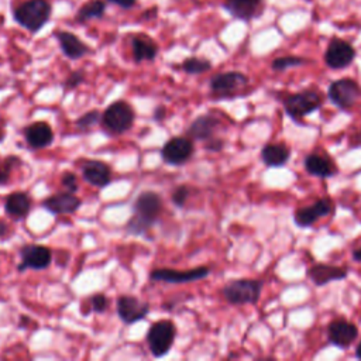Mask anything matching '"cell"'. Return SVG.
Listing matches in <instances>:
<instances>
[{"label":"cell","instance_id":"1","mask_svg":"<svg viewBox=\"0 0 361 361\" xmlns=\"http://www.w3.org/2000/svg\"><path fill=\"white\" fill-rule=\"evenodd\" d=\"M164 204L163 197L154 191L141 192L133 202V215L126 223L130 236H146L159 220Z\"/></svg>","mask_w":361,"mask_h":361},{"label":"cell","instance_id":"2","mask_svg":"<svg viewBox=\"0 0 361 361\" xmlns=\"http://www.w3.org/2000/svg\"><path fill=\"white\" fill-rule=\"evenodd\" d=\"M134 122V107L126 100H116L103 110L100 126L110 136H122L133 129Z\"/></svg>","mask_w":361,"mask_h":361},{"label":"cell","instance_id":"3","mask_svg":"<svg viewBox=\"0 0 361 361\" xmlns=\"http://www.w3.org/2000/svg\"><path fill=\"white\" fill-rule=\"evenodd\" d=\"M264 283L261 279H231L222 288V295L233 306L256 305L260 301Z\"/></svg>","mask_w":361,"mask_h":361},{"label":"cell","instance_id":"4","mask_svg":"<svg viewBox=\"0 0 361 361\" xmlns=\"http://www.w3.org/2000/svg\"><path fill=\"white\" fill-rule=\"evenodd\" d=\"M178 331L177 326L168 319L154 322L147 332L146 342L152 357L163 358L173 350L175 344Z\"/></svg>","mask_w":361,"mask_h":361},{"label":"cell","instance_id":"5","mask_svg":"<svg viewBox=\"0 0 361 361\" xmlns=\"http://www.w3.org/2000/svg\"><path fill=\"white\" fill-rule=\"evenodd\" d=\"M13 16L23 28L34 34L49 23L51 16V5L47 0H28L15 10Z\"/></svg>","mask_w":361,"mask_h":361},{"label":"cell","instance_id":"6","mask_svg":"<svg viewBox=\"0 0 361 361\" xmlns=\"http://www.w3.org/2000/svg\"><path fill=\"white\" fill-rule=\"evenodd\" d=\"M249 87V78L247 75L230 71V72H222L215 76H212L209 88L212 95H215L219 99H231L238 95H242L243 91Z\"/></svg>","mask_w":361,"mask_h":361},{"label":"cell","instance_id":"7","mask_svg":"<svg viewBox=\"0 0 361 361\" xmlns=\"http://www.w3.org/2000/svg\"><path fill=\"white\" fill-rule=\"evenodd\" d=\"M211 267L202 265L195 267L186 271L173 270V268H155L148 274V279L151 283H163V284H191L196 281L205 279L211 275Z\"/></svg>","mask_w":361,"mask_h":361},{"label":"cell","instance_id":"8","mask_svg":"<svg viewBox=\"0 0 361 361\" xmlns=\"http://www.w3.org/2000/svg\"><path fill=\"white\" fill-rule=\"evenodd\" d=\"M322 96H320L316 91H303L299 94L288 95L284 100V110L285 113L295 120L297 123H301L302 118L316 110L322 107Z\"/></svg>","mask_w":361,"mask_h":361},{"label":"cell","instance_id":"9","mask_svg":"<svg viewBox=\"0 0 361 361\" xmlns=\"http://www.w3.org/2000/svg\"><path fill=\"white\" fill-rule=\"evenodd\" d=\"M195 152L193 140L188 136H179L170 139L159 151L161 159L167 166L181 167L191 161V158Z\"/></svg>","mask_w":361,"mask_h":361},{"label":"cell","instance_id":"10","mask_svg":"<svg viewBox=\"0 0 361 361\" xmlns=\"http://www.w3.org/2000/svg\"><path fill=\"white\" fill-rule=\"evenodd\" d=\"M329 99L340 110H350L361 98V87L350 78L337 79L329 87Z\"/></svg>","mask_w":361,"mask_h":361},{"label":"cell","instance_id":"11","mask_svg":"<svg viewBox=\"0 0 361 361\" xmlns=\"http://www.w3.org/2000/svg\"><path fill=\"white\" fill-rule=\"evenodd\" d=\"M20 264L17 265L19 272L27 270L44 271L53 263V252L43 245H24L19 250Z\"/></svg>","mask_w":361,"mask_h":361},{"label":"cell","instance_id":"12","mask_svg":"<svg viewBox=\"0 0 361 361\" xmlns=\"http://www.w3.org/2000/svg\"><path fill=\"white\" fill-rule=\"evenodd\" d=\"M116 313L125 325H134L150 313V305L133 295H120L116 299Z\"/></svg>","mask_w":361,"mask_h":361},{"label":"cell","instance_id":"13","mask_svg":"<svg viewBox=\"0 0 361 361\" xmlns=\"http://www.w3.org/2000/svg\"><path fill=\"white\" fill-rule=\"evenodd\" d=\"M335 206L331 197H320L310 206L299 208L294 215V222L301 229H308L313 226L317 220L328 218L333 213Z\"/></svg>","mask_w":361,"mask_h":361},{"label":"cell","instance_id":"14","mask_svg":"<svg viewBox=\"0 0 361 361\" xmlns=\"http://www.w3.org/2000/svg\"><path fill=\"white\" fill-rule=\"evenodd\" d=\"M42 206L54 216L60 215H73L82 206V199L72 192H57L46 197Z\"/></svg>","mask_w":361,"mask_h":361},{"label":"cell","instance_id":"15","mask_svg":"<svg viewBox=\"0 0 361 361\" xmlns=\"http://www.w3.org/2000/svg\"><path fill=\"white\" fill-rule=\"evenodd\" d=\"M222 122L220 118L213 113H206L197 116L186 130V136L195 141H208L216 137V132L220 129Z\"/></svg>","mask_w":361,"mask_h":361},{"label":"cell","instance_id":"16","mask_svg":"<svg viewBox=\"0 0 361 361\" xmlns=\"http://www.w3.org/2000/svg\"><path fill=\"white\" fill-rule=\"evenodd\" d=\"M27 148L37 151L50 147L54 143V130L47 122H33L23 130Z\"/></svg>","mask_w":361,"mask_h":361},{"label":"cell","instance_id":"17","mask_svg":"<svg viewBox=\"0 0 361 361\" xmlns=\"http://www.w3.org/2000/svg\"><path fill=\"white\" fill-rule=\"evenodd\" d=\"M358 337V329L344 319H336L328 326V342L339 349H347Z\"/></svg>","mask_w":361,"mask_h":361},{"label":"cell","instance_id":"18","mask_svg":"<svg viewBox=\"0 0 361 361\" xmlns=\"http://www.w3.org/2000/svg\"><path fill=\"white\" fill-rule=\"evenodd\" d=\"M81 173L87 184L99 189H103L113 182V171L110 166L99 161V159H87L82 164Z\"/></svg>","mask_w":361,"mask_h":361},{"label":"cell","instance_id":"19","mask_svg":"<svg viewBox=\"0 0 361 361\" xmlns=\"http://www.w3.org/2000/svg\"><path fill=\"white\" fill-rule=\"evenodd\" d=\"M355 58V50L343 39H333L325 53V62L331 69H344Z\"/></svg>","mask_w":361,"mask_h":361},{"label":"cell","instance_id":"20","mask_svg":"<svg viewBox=\"0 0 361 361\" xmlns=\"http://www.w3.org/2000/svg\"><path fill=\"white\" fill-rule=\"evenodd\" d=\"M33 209V199L27 192H12L5 199V212L6 215L19 222L24 220Z\"/></svg>","mask_w":361,"mask_h":361},{"label":"cell","instance_id":"21","mask_svg":"<svg viewBox=\"0 0 361 361\" xmlns=\"http://www.w3.org/2000/svg\"><path fill=\"white\" fill-rule=\"evenodd\" d=\"M349 275L346 268L328 265V264H315L308 270V278L316 287H325L333 281L346 279Z\"/></svg>","mask_w":361,"mask_h":361},{"label":"cell","instance_id":"22","mask_svg":"<svg viewBox=\"0 0 361 361\" xmlns=\"http://www.w3.org/2000/svg\"><path fill=\"white\" fill-rule=\"evenodd\" d=\"M303 166L309 175L320 178V179H328L337 174V168L332 159L329 157H325L317 152L308 154L305 157Z\"/></svg>","mask_w":361,"mask_h":361},{"label":"cell","instance_id":"23","mask_svg":"<svg viewBox=\"0 0 361 361\" xmlns=\"http://www.w3.org/2000/svg\"><path fill=\"white\" fill-rule=\"evenodd\" d=\"M57 39L60 49L62 51V54L72 61L81 60L84 58L87 54L91 53L89 47L79 39V37H76L75 34L69 33V31H60L57 33Z\"/></svg>","mask_w":361,"mask_h":361},{"label":"cell","instance_id":"24","mask_svg":"<svg viewBox=\"0 0 361 361\" xmlns=\"http://www.w3.org/2000/svg\"><path fill=\"white\" fill-rule=\"evenodd\" d=\"M223 8L238 20H253L261 15V0H226Z\"/></svg>","mask_w":361,"mask_h":361},{"label":"cell","instance_id":"25","mask_svg":"<svg viewBox=\"0 0 361 361\" xmlns=\"http://www.w3.org/2000/svg\"><path fill=\"white\" fill-rule=\"evenodd\" d=\"M291 158V150L283 143H270L261 150V161L270 168L284 167Z\"/></svg>","mask_w":361,"mask_h":361},{"label":"cell","instance_id":"26","mask_svg":"<svg viewBox=\"0 0 361 361\" xmlns=\"http://www.w3.org/2000/svg\"><path fill=\"white\" fill-rule=\"evenodd\" d=\"M132 53L133 60L137 64L154 61L158 55V46L151 37L146 34H139L132 38Z\"/></svg>","mask_w":361,"mask_h":361},{"label":"cell","instance_id":"27","mask_svg":"<svg viewBox=\"0 0 361 361\" xmlns=\"http://www.w3.org/2000/svg\"><path fill=\"white\" fill-rule=\"evenodd\" d=\"M105 10H106L105 2H102V0H91V2L85 3L81 9H79L76 15V21L85 23L92 19H99L105 15Z\"/></svg>","mask_w":361,"mask_h":361},{"label":"cell","instance_id":"28","mask_svg":"<svg viewBox=\"0 0 361 361\" xmlns=\"http://www.w3.org/2000/svg\"><path fill=\"white\" fill-rule=\"evenodd\" d=\"M23 164L21 158L19 155H8L3 163L0 164V186H6L12 181V173L15 168Z\"/></svg>","mask_w":361,"mask_h":361},{"label":"cell","instance_id":"29","mask_svg":"<svg viewBox=\"0 0 361 361\" xmlns=\"http://www.w3.org/2000/svg\"><path fill=\"white\" fill-rule=\"evenodd\" d=\"M212 68V62L205 58H197V57H191L186 58L181 64V69L188 73V75H200L205 73Z\"/></svg>","mask_w":361,"mask_h":361},{"label":"cell","instance_id":"30","mask_svg":"<svg viewBox=\"0 0 361 361\" xmlns=\"http://www.w3.org/2000/svg\"><path fill=\"white\" fill-rule=\"evenodd\" d=\"M100 118H102V113L98 109H92V110L87 112L85 114H82L81 117H78L75 126L78 130L89 132L91 129H94L95 126H98L100 123Z\"/></svg>","mask_w":361,"mask_h":361},{"label":"cell","instance_id":"31","mask_svg":"<svg viewBox=\"0 0 361 361\" xmlns=\"http://www.w3.org/2000/svg\"><path fill=\"white\" fill-rule=\"evenodd\" d=\"M303 64H305V60H303V58L288 55V57L276 58V60L272 62V69H274V71H285V69H290V68L301 67V65H303Z\"/></svg>","mask_w":361,"mask_h":361},{"label":"cell","instance_id":"32","mask_svg":"<svg viewBox=\"0 0 361 361\" xmlns=\"http://www.w3.org/2000/svg\"><path fill=\"white\" fill-rule=\"evenodd\" d=\"M88 306H89V313L95 312V313H105L109 309V298L105 294H94L89 299H88Z\"/></svg>","mask_w":361,"mask_h":361},{"label":"cell","instance_id":"33","mask_svg":"<svg viewBox=\"0 0 361 361\" xmlns=\"http://www.w3.org/2000/svg\"><path fill=\"white\" fill-rule=\"evenodd\" d=\"M85 78H87V75H85V72L81 71V69L71 72V73L67 76L64 84H62V89H64L65 92L76 89L78 87H81V85L85 82Z\"/></svg>","mask_w":361,"mask_h":361},{"label":"cell","instance_id":"34","mask_svg":"<svg viewBox=\"0 0 361 361\" xmlns=\"http://www.w3.org/2000/svg\"><path fill=\"white\" fill-rule=\"evenodd\" d=\"M189 195H191V189H189L186 185H179V186H177V188L173 191V193H171V202H173V205H174L175 208H178V209L185 208V204H186V200H188Z\"/></svg>","mask_w":361,"mask_h":361},{"label":"cell","instance_id":"35","mask_svg":"<svg viewBox=\"0 0 361 361\" xmlns=\"http://www.w3.org/2000/svg\"><path fill=\"white\" fill-rule=\"evenodd\" d=\"M61 185L64 186L65 191L68 192H72V193H76L78 189H79V181H78V177L71 173V171H67L62 174L61 177Z\"/></svg>","mask_w":361,"mask_h":361},{"label":"cell","instance_id":"36","mask_svg":"<svg viewBox=\"0 0 361 361\" xmlns=\"http://www.w3.org/2000/svg\"><path fill=\"white\" fill-rule=\"evenodd\" d=\"M223 148H224V140H222L219 137H213L205 143V150H208L211 152H219Z\"/></svg>","mask_w":361,"mask_h":361},{"label":"cell","instance_id":"37","mask_svg":"<svg viewBox=\"0 0 361 361\" xmlns=\"http://www.w3.org/2000/svg\"><path fill=\"white\" fill-rule=\"evenodd\" d=\"M166 112H167V109H166L164 105L157 106V107L154 109V112H152V120H154V122H157V123L164 122V118H166V116H167Z\"/></svg>","mask_w":361,"mask_h":361},{"label":"cell","instance_id":"38","mask_svg":"<svg viewBox=\"0 0 361 361\" xmlns=\"http://www.w3.org/2000/svg\"><path fill=\"white\" fill-rule=\"evenodd\" d=\"M12 234H13V231L10 230L9 224L5 220L0 219V242H5V240L10 238Z\"/></svg>","mask_w":361,"mask_h":361},{"label":"cell","instance_id":"39","mask_svg":"<svg viewBox=\"0 0 361 361\" xmlns=\"http://www.w3.org/2000/svg\"><path fill=\"white\" fill-rule=\"evenodd\" d=\"M107 2L114 3V5L123 8V9H130V8H133L136 5L137 0H107Z\"/></svg>","mask_w":361,"mask_h":361},{"label":"cell","instance_id":"40","mask_svg":"<svg viewBox=\"0 0 361 361\" xmlns=\"http://www.w3.org/2000/svg\"><path fill=\"white\" fill-rule=\"evenodd\" d=\"M353 260L354 261H357V263H361V247H358V249H355L354 252H353Z\"/></svg>","mask_w":361,"mask_h":361},{"label":"cell","instance_id":"41","mask_svg":"<svg viewBox=\"0 0 361 361\" xmlns=\"http://www.w3.org/2000/svg\"><path fill=\"white\" fill-rule=\"evenodd\" d=\"M355 358L361 360V342L357 344V349H355Z\"/></svg>","mask_w":361,"mask_h":361}]
</instances>
